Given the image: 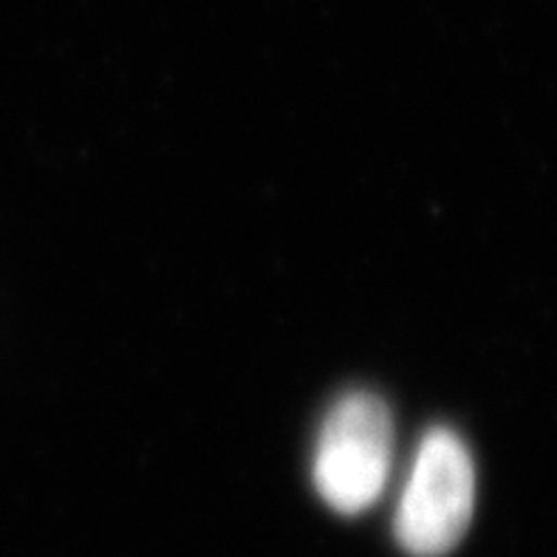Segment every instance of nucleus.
I'll list each match as a JSON object with an SVG mask.
<instances>
[{
    "mask_svg": "<svg viewBox=\"0 0 557 557\" xmlns=\"http://www.w3.org/2000/svg\"><path fill=\"white\" fill-rule=\"evenodd\" d=\"M394 465V417L371 391L339 396L325 413L314 450V487L334 512L360 516L388 487Z\"/></svg>",
    "mask_w": 557,
    "mask_h": 557,
    "instance_id": "nucleus-1",
    "label": "nucleus"
},
{
    "mask_svg": "<svg viewBox=\"0 0 557 557\" xmlns=\"http://www.w3.org/2000/svg\"><path fill=\"white\" fill-rule=\"evenodd\" d=\"M475 509V467L459 433L433 428L396 507V541L413 557H442L459 546Z\"/></svg>",
    "mask_w": 557,
    "mask_h": 557,
    "instance_id": "nucleus-2",
    "label": "nucleus"
}]
</instances>
